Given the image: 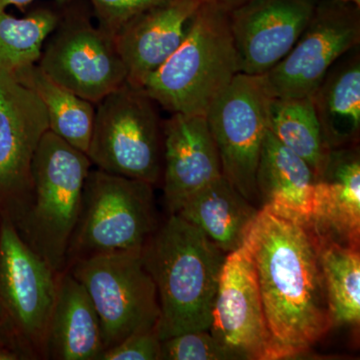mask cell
I'll use <instances>...</instances> for the list:
<instances>
[{"label":"cell","instance_id":"7402d4cb","mask_svg":"<svg viewBox=\"0 0 360 360\" xmlns=\"http://www.w3.org/2000/svg\"><path fill=\"white\" fill-rule=\"evenodd\" d=\"M14 75L44 103L52 134L86 153L94 129L96 104L52 80L37 65Z\"/></svg>","mask_w":360,"mask_h":360},{"label":"cell","instance_id":"6da1fadb","mask_svg":"<svg viewBox=\"0 0 360 360\" xmlns=\"http://www.w3.org/2000/svg\"><path fill=\"white\" fill-rule=\"evenodd\" d=\"M243 245L257 269L274 360L305 354L333 328L316 232L260 208Z\"/></svg>","mask_w":360,"mask_h":360},{"label":"cell","instance_id":"9a60e30c","mask_svg":"<svg viewBox=\"0 0 360 360\" xmlns=\"http://www.w3.org/2000/svg\"><path fill=\"white\" fill-rule=\"evenodd\" d=\"M163 193L169 214L221 176L217 144L205 115L172 113L162 123Z\"/></svg>","mask_w":360,"mask_h":360},{"label":"cell","instance_id":"3957f363","mask_svg":"<svg viewBox=\"0 0 360 360\" xmlns=\"http://www.w3.org/2000/svg\"><path fill=\"white\" fill-rule=\"evenodd\" d=\"M240 73L229 13L203 1L184 41L141 89L170 113L205 115Z\"/></svg>","mask_w":360,"mask_h":360},{"label":"cell","instance_id":"d6a6232c","mask_svg":"<svg viewBox=\"0 0 360 360\" xmlns=\"http://www.w3.org/2000/svg\"><path fill=\"white\" fill-rule=\"evenodd\" d=\"M1 314H2V310H1V307H0V317H1Z\"/></svg>","mask_w":360,"mask_h":360},{"label":"cell","instance_id":"f1b7e54d","mask_svg":"<svg viewBox=\"0 0 360 360\" xmlns=\"http://www.w3.org/2000/svg\"><path fill=\"white\" fill-rule=\"evenodd\" d=\"M203 1L215 4V6L226 11V13H231L234 9L245 6L250 0H203Z\"/></svg>","mask_w":360,"mask_h":360},{"label":"cell","instance_id":"cb8c5ba5","mask_svg":"<svg viewBox=\"0 0 360 360\" xmlns=\"http://www.w3.org/2000/svg\"><path fill=\"white\" fill-rule=\"evenodd\" d=\"M269 129L311 167L315 176H319L329 148L315 115L311 96L274 97L269 106Z\"/></svg>","mask_w":360,"mask_h":360},{"label":"cell","instance_id":"44dd1931","mask_svg":"<svg viewBox=\"0 0 360 360\" xmlns=\"http://www.w3.org/2000/svg\"><path fill=\"white\" fill-rule=\"evenodd\" d=\"M311 99L328 148L356 144L360 134L359 45L331 66Z\"/></svg>","mask_w":360,"mask_h":360},{"label":"cell","instance_id":"4fadbf2b","mask_svg":"<svg viewBox=\"0 0 360 360\" xmlns=\"http://www.w3.org/2000/svg\"><path fill=\"white\" fill-rule=\"evenodd\" d=\"M210 331L233 359L274 360L257 269L245 245L225 258Z\"/></svg>","mask_w":360,"mask_h":360},{"label":"cell","instance_id":"83f0119b","mask_svg":"<svg viewBox=\"0 0 360 360\" xmlns=\"http://www.w3.org/2000/svg\"><path fill=\"white\" fill-rule=\"evenodd\" d=\"M161 340L158 329L141 331L104 350L99 360H160Z\"/></svg>","mask_w":360,"mask_h":360},{"label":"cell","instance_id":"484cf974","mask_svg":"<svg viewBox=\"0 0 360 360\" xmlns=\"http://www.w3.org/2000/svg\"><path fill=\"white\" fill-rule=\"evenodd\" d=\"M210 330H191L161 340L160 360H231Z\"/></svg>","mask_w":360,"mask_h":360},{"label":"cell","instance_id":"9c48e42d","mask_svg":"<svg viewBox=\"0 0 360 360\" xmlns=\"http://www.w3.org/2000/svg\"><path fill=\"white\" fill-rule=\"evenodd\" d=\"M274 97L264 75L240 72L206 113L222 175L250 202L258 201L257 165Z\"/></svg>","mask_w":360,"mask_h":360},{"label":"cell","instance_id":"4dcf8cb0","mask_svg":"<svg viewBox=\"0 0 360 360\" xmlns=\"http://www.w3.org/2000/svg\"><path fill=\"white\" fill-rule=\"evenodd\" d=\"M25 357L18 350L6 345H0V360H23Z\"/></svg>","mask_w":360,"mask_h":360},{"label":"cell","instance_id":"8fae6325","mask_svg":"<svg viewBox=\"0 0 360 360\" xmlns=\"http://www.w3.org/2000/svg\"><path fill=\"white\" fill-rule=\"evenodd\" d=\"M49 130L44 103L8 71H0V219L16 226L32 198V162Z\"/></svg>","mask_w":360,"mask_h":360},{"label":"cell","instance_id":"5bb4252c","mask_svg":"<svg viewBox=\"0 0 360 360\" xmlns=\"http://www.w3.org/2000/svg\"><path fill=\"white\" fill-rule=\"evenodd\" d=\"M319 0H250L229 13L240 72L264 75L305 30Z\"/></svg>","mask_w":360,"mask_h":360},{"label":"cell","instance_id":"ffe728a7","mask_svg":"<svg viewBox=\"0 0 360 360\" xmlns=\"http://www.w3.org/2000/svg\"><path fill=\"white\" fill-rule=\"evenodd\" d=\"M258 212L221 175L187 198L175 214L200 229L229 255L243 245Z\"/></svg>","mask_w":360,"mask_h":360},{"label":"cell","instance_id":"603a6c76","mask_svg":"<svg viewBox=\"0 0 360 360\" xmlns=\"http://www.w3.org/2000/svg\"><path fill=\"white\" fill-rule=\"evenodd\" d=\"M316 236L322 276L333 326H359V248L343 245L319 236L317 232Z\"/></svg>","mask_w":360,"mask_h":360},{"label":"cell","instance_id":"2e32d148","mask_svg":"<svg viewBox=\"0 0 360 360\" xmlns=\"http://www.w3.org/2000/svg\"><path fill=\"white\" fill-rule=\"evenodd\" d=\"M203 0H169L139 14L115 35L116 49L127 70V82L142 89L144 82L186 37Z\"/></svg>","mask_w":360,"mask_h":360},{"label":"cell","instance_id":"7c38bea8","mask_svg":"<svg viewBox=\"0 0 360 360\" xmlns=\"http://www.w3.org/2000/svg\"><path fill=\"white\" fill-rule=\"evenodd\" d=\"M360 45V7L319 0L314 15L285 58L265 73L274 97L311 96L331 66Z\"/></svg>","mask_w":360,"mask_h":360},{"label":"cell","instance_id":"277c9868","mask_svg":"<svg viewBox=\"0 0 360 360\" xmlns=\"http://www.w3.org/2000/svg\"><path fill=\"white\" fill-rule=\"evenodd\" d=\"M92 163L51 130L40 141L32 162V198L16 231L56 274L66 267Z\"/></svg>","mask_w":360,"mask_h":360},{"label":"cell","instance_id":"ba28073f","mask_svg":"<svg viewBox=\"0 0 360 360\" xmlns=\"http://www.w3.org/2000/svg\"><path fill=\"white\" fill-rule=\"evenodd\" d=\"M141 250L84 258L65 269L84 285L96 309L104 350L158 326V291Z\"/></svg>","mask_w":360,"mask_h":360},{"label":"cell","instance_id":"d6986e66","mask_svg":"<svg viewBox=\"0 0 360 360\" xmlns=\"http://www.w3.org/2000/svg\"><path fill=\"white\" fill-rule=\"evenodd\" d=\"M103 352L96 309L84 285L65 269L58 276L45 338V359L99 360Z\"/></svg>","mask_w":360,"mask_h":360},{"label":"cell","instance_id":"4316f807","mask_svg":"<svg viewBox=\"0 0 360 360\" xmlns=\"http://www.w3.org/2000/svg\"><path fill=\"white\" fill-rule=\"evenodd\" d=\"M98 26L111 37L139 14L169 0H89Z\"/></svg>","mask_w":360,"mask_h":360},{"label":"cell","instance_id":"30bf717a","mask_svg":"<svg viewBox=\"0 0 360 360\" xmlns=\"http://www.w3.org/2000/svg\"><path fill=\"white\" fill-rule=\"evenodd\" d=\"M37 65L54 82L96 104L127 82L115 39L86 16L61 15Z\"/></svg>","mask_w":360,"mask_h":360},{"label":"cell","instance_id":"d4e9b609","mask_svg":"<svg viewBox=\"0 0 360 360\" xmlns=\"http://www.w3.org/2000/svg\"><path fill=\"white\" fill-rule=\"evenodd\" d=\"M60 18L51 8L34 9L23 18L0 11V71L15 73L37 65Z\"/></svg>","mask_w":360,"mask_h":360},{"label":"cell","instance_id":"e0dca14e","mask_svg":"<svg viewBox=\"0 0 360 360\" xmlns=\"http://www.w3.org/2000/svg\"><path fill=\"white\" fill-rule=\"evenodd\" d=\"M309 224L319 236L359 248L360 155L356 144L329 148L316 177Z\"/></svg>","mask_w":360,"mask_h":360},{"label":"cell","instance_id":"7a4b0ae2","mask_svg":"<svg viewBox=\"0 0 360 360\" xmlns=\"http://www.w3.org/2000/svg\"><path fill=\"white\" fill-rule=\"evenodd\" d=\"M141 255L158 291L160 340L210 330L226 253L174 213L155 229Z\"/></svg>","mask_w":360,"mask_h":360},{"label":"cell","instance_id":"ac0fdd59","mask_svg":"<svg viewBox=\"0 0 360 360\" xmlns=\"http://www.w3.org/2000/svg\"><path fill=\"white\" fill-rule=\"evenodd\" d=\"M315 184L311 167L267 129L257 170L260 208L309 224L314 212Z\"/></svg>","mask_w":360,"mask_h":360},{"label":"cell","instance_id":"52a82bcc","mask_svg":"<svg viewBox=\"0 0 360 360\" xmlns=\"http://www.w3.org/2000/svg\"><path fill=\"white\" fill-rule=\"evenodd\" d=\"M58 276L9 220L0 219V345L25 359H45Z\"/></svg>","mask_w":360,"mask_h":360},{"label":"cell","instance_id":"8992f818","mask_svg":"<svg viewBox=\"0 0 360 360\" xmlns=\"http://www.w3.org/2000/svg\"><path fill=\"white\" fill-rule=\"evenodd\" d=\"M86 155L108 174L148 182L162 177L163 129L155 101L125 82L96 104Z\"/></svg>","mask_w":360,"mask_h":360},{"label":"cell","instance_id":"5b68a950","mask_svg":"<svg viewBox=\"0 0 360 360\" xmlns=\"http://www.w3.org/2000/svg\"><path fill=\"white\" fill-rule=\"evenodd\" d=\"M155 229L153 184L90 169L66 267L96 255L141 250Z\"/></svg>","mask_w":360,"mask_h":360},{"label":"cell","instance_id":"1f68e13d","mask_svg":"<svg viewBox=\"0 0 360 360\" xmlns=\"http://www.w3.org/2000/svg\"><path fill=\"white\" fill-rule=\"evenodd\" d=\"M338 1L354 4V6L360 7V0H338Z\"/></svg>","mask_w":360,"mask_h":360},{"label":"cell","instance_id":"f546056e","mask_svg":"<svg viewBox=\"0 0 360 360\" xmlns=\"http://www.w3.org/2000/svg\"><path fill=\"white\" fill-rule=\"evenodd\" d=\"M35 0H0V11H6L7 7L16 6L18 8H25V7L30 6ZM59 4H65L70 0H56Z\"/></svg>","mask_w":360,"mask_h":360}]
</instances>
